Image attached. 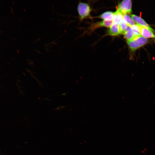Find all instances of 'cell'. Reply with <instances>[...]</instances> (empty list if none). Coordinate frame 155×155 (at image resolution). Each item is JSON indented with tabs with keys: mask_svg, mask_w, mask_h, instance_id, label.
I'll use <instances>...</instances> for the list:
<instances>
[{
	"mask_svg": "<svg viewBox=\"0 0 155 155\" xmlns=\"http://www.w3.org/2000/svg\"><path fill=\"white\" fill-rule=\"evenodd\" d=\"M148 41L147 38L141 35L134 38L130 41H127V42L130 49L134 51L146 44Z\"/></svg>",
	"mask_w": 155,
	"mask_h": 155,
	"instance_id": "cell-1",
	"label": "cell"
},
{
	"mask_svg": "<svg viewBox=\"0 0 155 155\" xmlns=\"http://www.w3.org/2000/svg\"><path fill=\"white\" fill-rule=\"evenodd\" d=\"M119 26L114 24L109 28L107 31V35L112 36H115L120 34Z\"/></svg>",
	"mask_w": 155,
	"mask_h": 155,
	"instance_id": "cell-7",
	"label": "cell"
},
{
	"mask_svg": "<svg viewBox=\"0 0 155 155\" xmlns=\"http://www.w3.org/2000/svg\"><path fill=\"white\" fill-rule=\"evenodd\" d=\"M141 35L146 38H155V35L152 31L142 27H141Z\"/></svg>",
	"mask_w": 155,
	"mask_h": 155,
	"instance_id": "cell-8",
	"label": "cell"
},
{
	"mask_svg": "<svg viewBox=\"0 0 155 155\" xmlns=\"http://www.w3.org/2000/svg\"><path fill=\"white\" fill-rule=\"evenodd\" d=\"M123 18L127 24L131 27L135 24L134 21L132 20L131 18L128 15L125 14L123 15Z\"/></svg>",
	"mask_w": 155,
	"mask_h": 155,
	"instance_id": "cell-13",
	"label": "cell"
},
{
	"mask_svg": "<svg viewBox=\"0 0 155 155\" xmlns=\"http://www.w3.org/2000/svg\"><path fill=\"white\" fill-rule=\"evenodd\" d=\"M128 24L123 18L119 25V28L120 34H123Z\"/></svg>",
	"mask_w": 155,
	"mask_h": 155,
	"instance_id": "cell-12",
	"label": "cell"
},
{
	"mask_svg": "<svg viewBox=\"0 0 155 155\" xmlns=\"http://www.w3.org/2000/svg\"><path fill=\"white\" fill-rule=\"evenodd\" d=\"M113 24V20H103L100 22L93 24L91 25L90 28L91 30H93L100 27H110Z\"/></svg>",
	"mask_w": 155,
	"mask_h": 155,
	"instance_id": "cell-5",
	"label": "cell"
},
{
	"mask_svg": "<svg viewBox=\"0 0 155 155\" xmlns=\"http://www.w3.org/2000/svg\"><path fill=\"white\" fill-rule=\"evenodd\" d=\"M123 34L127 41H130L135 38L132 28L128 25H127Z\"/></svg>",
	"mask_w": 155,
	"mask_h": 155,
	"instance_id": "cell-6",
	"label": "cell"
},
{
	"mask_svg": "<svg viewBox=\"0 0 155 155\" xmlns=\"http://www.w3.org/2000/svg\"><path fill=\"white\" fill-rule=\"evenodd\" d=\"M132 1L131 0H124L118 5L117 11L123 15L130 13L132 11Z\"/></svg>",
	"mask_w": 155,
	"mask_h": 155,
	"instance_id": "cell-3",
	"label": "cell"
},
{
	"mask_svg": "<svg viewBox=\"0 0 155 155\" xmlns=\"http://www.w3.org/2000/svg\"><path fill=\"white\" fill-rule=\"evenodd\" d=\"M77 9L81 20L90 16L92 9L88 4L82 2H79L78 5Z\"/></svg>",
	"mask_w": 155,
	"mask_h": 155,
	"instance_id": "cell-2",
	"label": "cell"
},
{
	"mask_svg": "<svg viewBox=\"0 0 155 155\" xmlns=\"http://www.w3.org/2000/svg\"><path fill=\"white\" fill-rule=\"evenodd\" d=\"M123 19V15L121 13L116 11L114 12L113 23L119 26Z\"/></svg>",
	"mask_w": 155,
	"mask_h": 155,
	"instance_id": "cell-10",
	"label": "cell"
},
{
	"mask_svg": "<svg viewBox=\"0 0 155 155\" xmlns=\"http://www.w3.org/2000/svg\"><path fill=\"white\" fill-rule=\"evenodd\" d=\"M141 26L135 24L131 27L135 37L141 36Z\"/></svg>",
	"mask_w": 155,
	"mask_h": 155,
	"instance_id": "cell-11",
	"label": "cell"
},
{
	"mask_svg": "<svg viewBox=\"0 0 155 155\" xmlns=\"http://www.w3.org/2000/svg\"><path fill=\"white\" fill-rule=\"evenodd\" d=\"M114 15V12L111 11L105 12L97 17L100 18L107 21H112L113 20Z\"/></svg>",
	"mask_w": 155,
	"mask_h": 155,
	"instance_id": "cell-9",
	"label": "cell"
},
{
	"mask_svg": "<svg viewBox=\"0 0 155 155\" xmlns=\"http://www.w3.org/2000/svg\"><path fill=\"white\" fill-rule=\"evenodd\" d=\"M131 17L133 21L137 23V24L141 27L147 28L153 31H154L145 20L141 18L134 14H131Z\"/></svg>",
	"mask_w": 155,
	"mask_h": 155,
	"instance_id": "cell-4",
	"label": "cell"
}]
</instances>
